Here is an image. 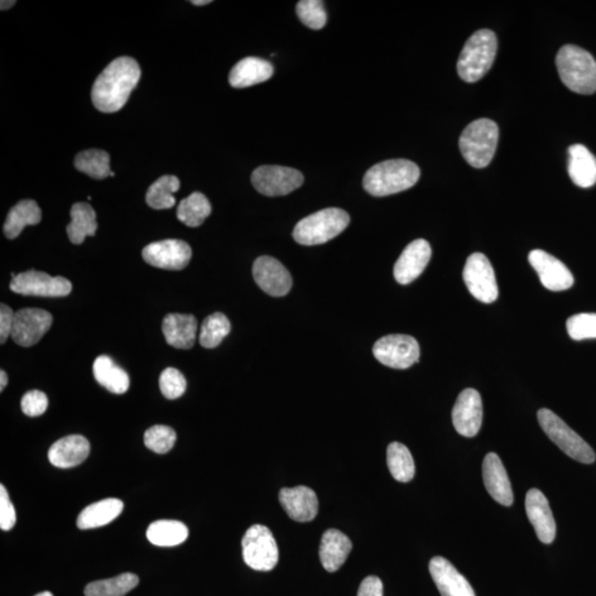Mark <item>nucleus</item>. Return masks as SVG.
Here are the masks:
<instances>
[{
  "label": "nucleus",
  "instance_id": "obj_20",
  "mask_svg": "<svg viewBox=\"0 0 596 596\" xmlns=\"http://www.w3.org/2000/svg\"><path fill=\"white\" fill-rule=\"evenodd\" d=\"M429 570L442 596H476L472 585L443 557H434Z\"/></svg>",
  "mask_w": 596,
  "mask_h": 596
},
{
  "label": "nucleus",
  "instance_id": "obj_16",
  "mask_svg": "<svg viewBox=\"0 0 596 596\" xmlns=\"http://www.w3.org/2000/svg\"><path fill=\"white\" fill-rule=\"evenodd\" d=\"M451 420L456 432L465 437L478 434L483 423V402L475 389H465L456 400L451 412Z\"/></svg>",
  "mask_w": 596,
  "mask_h": 596
},
{
  "label": "nucleus",
  "instance_id": "obj_39",
  "mask_svg": "<svg viewBox=\"0 0 596 596\" xmlns=\"http://www.w3.org/2000/svg\"><path fill=\"white\" fill-rule=\"evenodd\" d=\"M176 439V432L166 425L152 426L144 434V443L157 454L168 453L174 447Z\"/></svg>",
  "mask_w": 596,
  "mask_h": 596
},
{
  "label": "nucleus",
  "instance_id": "obj_44",
  "mask_svg": "<svg viewBox=\"0 0 596 596\" xmlns=\"http://www.w3.org/2000/svg\"><path fill=\"white\" fill-rule=\"evenodd\" d=\"M16 512H14L7 489L4 485H0V528L2 530H11L16 525Z\"/></svg>",
  "mask_w": 596,
  "mask_h": 596
},
{
  "label": "nucleus",
  "instance_id": "obj_5",
  "mask_svg": "<svg viewBox=\"0 0 596 596\" xmlns=\"http://www.w3.org/2000/svg\"><path fill=\"white\" fill-rule=\"evenodd\" d=\"M499 137L497 124L489 118H479L468 125L460 138V149L465 161L475 168H484L496 153Z\"/></svg>",
  "mask_w": 596,
  "mask_h": 596
},
{
  "label": "nucleus",
  "instance_id": "obj_19",
  "mask_svg": "<svg viewBox=\"0 0 596 596\" xmlns=\"http://www.w3.org/2000/svg\"><path fill=\"white\" fill-rule=\"evenodd\" d=\"M526 513L539 540L546 545L554 542L557 533L556 521L549 502L539 489L532 488L527 493Z\"/></svg>",
  "mask_w": 596,
  "mask_h": 596
},
{
  "label": "nucleus",
  "instance_id": "obj_45",
  "mask_svg": "<svg viewBox=\"0 0 596 596\" xmlns=\"http://www.w3.org/2000/svg\"><path fill=\"white\" fill-rule=\"evenodd\" d=\"M14 312L11 307L2 304L0 306V344L6 343L12 337L13 329Z\"/></svg>",
  "mask_w": 596,
  "mask_h": 596
},
{
  "label": "nucleus",
  "instance_id": "obj_8",
  "mask_svg": "<svg viewBox=\"0 0 596 596\" xmlns=\"http://www.w3.org/2000/svg\"><path fill=\"white\" fill-rule=\"evenodd\" d=\"M243 560L256 571H271L278 562V548L270 529L254 525L248 529L242 539Z\"/></svg>",
  "mask_w": 596,
  "mask_h": 596
},
{
  "label": "nucleus",
  "instance_id": "obj_11",
  "mask_svg": "<svg viewBox=\"0 0 596 596\" xmlns=\"http://www.w3.org/2000/svg\"><path fill=\"white\" fill-rule=\"evenodd\" d=\"M11 290L25 296L64 297L70 294L72 285L65 277L31 270L17 274L11 282Z\"/></svg>",
  "mask_w": 596,
  "mask_h": 596
},
{
  "label": "nucleus",
  "instance_id": "obj_37",
  "mask_svg": "<svg viewBox=\"0 0 596 596\" xmlns=\"http://www.w3.org/2000/svg\"><path fill=\"white\" fill-rule=\"evenodd\" d=\"M74 167L94 180H104L112 174L110 170V155L100 149H89L79 153L75 157Z\"/></svg>",
  "mask_w": 596,
  "mask_h": 596
},
{
  "label": "nucleus",
  "instance_id": "obj_31",
  "mask_svg": "<svg viewBox=\"0 0 596 596\" xmlns=\"http://www.w3.org/2000/svg\"><path fill=\"white\" fill-rule=\"evenodd\" d=\"M71 223L66 227L70 241L74 244L84 242L86 237H94L98 230L96 214L89 204L78 203L72 206Z\"/></svg>",
  "mask_w": 596,
  "mask_h": 596
},
{
  "label": "nucleus",
  "instance_id": "obj_26",
  "mask_svg": "<svg viewBox=\"0 0 596 596\" xmlns=\"http://www.w3.org/2000/svg\"><path fill=\"white\" fill-rule=\"evenodd\" d=\"M273 66L270 62L256 57H244L230 72L229 82L235 89L263 83L272 78Z\"/></svg>",
  "mask_w": 596,
  "mask_h": 596
},
{
  "label": "nucleus",
  "instance_id": "obj_29",
  "mask_svg": "<svg viewBox=\"0 0 596 596\" xmlns=\"http://www.w3.org/2000/svg\"><path fill=\"white\" fill-rule=\"evenodd\" d=\"M93 374L101 386L114 394L128 390L129 377L127 372L113 362L109 355H100L93 364Z\"/></svg>",
  "mask_w": 596,
  "mask_h": 596
},
{
  "label": "nucleus",
  "instance_id": "obj_48",
  "mask_svg": "<svg viewBox=\"0 0 596 596\" xmlns=\"http://www.w3.org/2000/svg\"><path fill=\"white\" fill-rule=\"evenodd\" d=\"M14 4H16V2H13V0H11V2H7V0H3V2L0 3V4H2L0 8H2V11H7V9L12 8Z\"/></svg>",
  "mask_w": 596,
  "mask_h": 596
},
{
  "label": "nucleus",
  "instance_id": "obj_14",
  "mask_svg": "<svg viewBox=\"0 0 596 596\" xmlns=\"http://www.w3.org/2000/svg\"><path fill=\"white\" fill-rule=\"evenodd\" d=\"M52 315L39 309H23L14 312L12 338L22 347L39 343L52 325Z\"/></svg>",
  "mask_w": 596,
  "mask_h": 596
},
{
  "label": "nucleus",
  "instance_id": "obj_41",
  "mask_svg": "<svg viewBox=\"0 0 596 596\" xmlns=\"http://www.w3.org/2000/svg\"><path fill=\"white\" fill-rule=\"evenodd\" d=\"M566 329L574 340L596 338V314L583 312L566 320Z\"/></svg>",
  "mask_w": 596,
  "mask_h": 596
},
{
  "label": "nucleus",
  "instance_id": "obj_18",
  "mask_svg": "<svg viewBox=\"0 0 596 596\" xmlns=\"http://www.w3.org/2000/svg\"><path fill=\"white\" fill-rule=\"evenodd\" d=\"M431 257L432 250L425 240H416L408 244L394 264L393 274L397 282L407 285L416 280L425 270Z\"/></svg>",
  "mask_w": 596,
  "mask_h": 596
},
{
  "label": "nucleus",
  "instance_id": "obj_38",
  "mask_svg": "<svg viewBox=\"0 0 596 596\" xmlns=\"http://www.w3.org/2000/svg\"><path fill=\"white\" fill-rule=\"evenodd\" d=\"M231 330V324L228 317L223 312H215V314L206 317L201 325L200 345L205 348L213 349L218 347Z\"/></svg>",
  "mask_w": 596,
  "mask_h": 596
},
{
  "label": "nucleus",
  "instance_id": "obj_22",
  "mask_svg": "<svg viewBox=\"0 0 596 596\" xmlns=\"http://www.w3.org/2000/svg\"><path fill=\"white\" fill-rule=\"evenodd\" d=\"M483 479L490 496L503 506H512L513 494L506 469L496 453H488L483 461Z\"/></svg>",
  "mask_w": 596,
  "mask_h": 596
},
{
  "label": "nucleus",
  "instance_id": "obj_32",
  "mask_svg": "<svg viewBox=\"0 0 596 596\" xmlns=\"http://www.w3.org/2000/svg\"><path fill=\"white\" fill-rule=\"evenodd\" d=\"M188 528L177 521H157L148 527L146 536L149 542L158 547L181 545L188 538Z\"/></svg>",
  "mask_w": 596,
  "mask_h": 596
},
{
  "label": "nucleus",
  "instance_id": "obj_6",
  "mask_svg": "<svg viewBox=\"0 0 596 596\" xmlns=\"http://www.w3.org/2000/svg\"><path fill=\"white\" fill-rule=\"evenodd\" d=\"M349 223V215L345 210L327 208L302 219L293 231V237L302 245L323 244L337 237Z\"/></svg>",
  "mask_w": 596,
  "mask_h": 596
},
{
  "label": "nucleus",
  "instance_id": "obj_15",
  "mask_svg": "<svg viewBox=\"0 0 596 596\" xmlns=\"http://www.w3.org/2000/svg\"><path fill=\"white\" fill-rule=\"evenodd\" d=\"M528 259L547 290L561 292L569 290L574 285V277L569 268L543 250H532Z\"/></svg>",
  "mask_w": 596,
  "mask_h": 596
},
{
  "label": "nucleus",
  "instance_id": "obj_50",
  "mask_svg": "<svg viewBox=\"0 0 596 596\" xmlns=\"http://www.w3.org/2000/svg\"><path fill=\"white\" fill-rule=\"evenodd\" d=\"M35 596H54V594H52L51 592H49V591H46V592H41V593L37 594V595H35Z\"/></svg>",
  "mask_w": 596,
  "mask_h": 596
},
{
  "label": "nucleus",
  "instance_id": "obj_34",
  "mask_svg": "<svg viewBox=\"0 0 596 596\" xmlns=\"http://www.w3.org/2000/svg\"><path fill=\"white\" fill-rule=\"evenodd\" d=\"M211 214L208 198L201 192H194L182 200L177 209V218L187 227L197 228L205 223Z\"/></svg>",
  "mask_w": 596,
  "mask_h": 596
},
{
  "label": "nucleus",
  "instance_id": "obj_9",
  "mask_svg": "<svg viewBox=\"0 0 596 596\" xmlns=\"http://www.w3.org/2000/svg\"><path fill=\"white\" fill-rule=\"evenodd\" d=\"M372 352L379 363L393 369L410 368L420 359V346L408 335L384 336L374 344Z\"/></svg>",
  "mask_w": 596,
  "mask_h": 596
},
{
  "label": "nucleus",
  "instance_id": "obj_25",
  "mask_svg": "<svg viewBox=\"0 0 596 596\" xmlns=\"http://www.w3.org/2000/svg\"><path fill=\"white\" fill-rule=\"evenodd\" d=\"M198 321L194 315L168 314L162 320V333L168 345L190 349L196 343Z\"/></svg>",
  "mask_w": 596,
  "mask_h": 596
},
{
  "label": "nucleus",
  "instance_id": "obj_2",
  "mask_svg": "<svg viewBox=\"0 0 596 596\" xmlns=\"http://www.w3.org/2000/svg\"><path fill=\"white\" fill-rule=\"evenodd\" d=\"M420 175V168L411 161H386L370 168L363 184L364 190L372 196H390L410 189Z\"/></svg>",
  "mask_w": 596,
  "mask_h": 596
},
{
  "label": "nucleus",
  "instance_id": "obj_35",
  "mask_svg": "<svg viewBox=\"0 0 596 596\" xmlns=\"http://www.w3.org/2000/svg\"><path fill=\"white\" fill-rule=\"evenodd\" d=\"M139 579L134 574H122L115 578L94 581L85 586V596H125L136 589Z\"/></svg>",
  "mask_w": 596,
  "mask_h": 596
},
{
  "label": "nucleus",
  "instance_id": "obj_47",
  "mask_svg": "<svg viewBox=\"0 0 596 596\" xmlns=\"http://www.w3.org/2000/svg\"><path fill=\"white\" fill-rule=\"evenodd\" d=\"M8 383V376L7 373L2 370L0 372V391H4V389L6 388Z\"/></svg>",
  "mask_w": 596,
  "mask_h": 596
},
{
  "label": "nucleus",
  "instance_id": "obj_30",
  "mask_svg": "<svg viewBox=\"0 0 596 596\" xmlns=\"http://www.w3.org/2000/svg\"><path fill=\"white\" fill-rule=\"evenodd\" d=\"M41 221V210L33 200H22L13 206L4 224V233L8 239H16L27 225H36Z\"/></svg>",
  "mask_w": 596,
  "mask_h": 596
},
{
  "label": "nucleus",
  "instance_id": "obj_17",
  "mask_svg": "<svg viewBox=\"0 0 596 596\" xmlns=\"http://www.w3.org/2000/svg\"><path fill=\"white\" fill-rule=\"evenodd\" d=\"M253 276L259 288L268 295L281 297L291 291L293 281L290 272L272 257L264 256L256 259Z\"/></svg>",
  "mask_w": 596,
  "mask_h": 596
},
{
  "label": "nucleus",
  "instance_id": "obj_33",
  "mask_svg": "<svg viewBox=\"0 0 596 596\" xmlns=\"http://www.w3.org/2000/svg\"><path fill=\"white\" fill-rule=\"evenodd\" d=\"M387 463L392 478L400 483H408L415 478L416 465L406 445L393 442L388 446Z\"/></svg>",
  "mask_w": 596,
  "mask_h": 596
},
{
  "label": "nucleus",
  "instance_id": "obj_43",
  "mask_svg": "<svg viewBox=\"0 0 596 596\" xmlns=\"http://www.w3.org/2000/svg\"><path fill=\"white\" fill-rule=\"evenodd\" d=\"M49 401L39 390L29 391L22 399V410L28 416H39L47 411Z\"/></svg>",
  "mask_w": 596,
  "mask_h": 596
},
{
  "label": "nucleus",
  "instance_id": "obj_49",
  "mask_svg": "<svg viewBox=\"0 0 596 596\" xmlns=\"http://www.w3.org/2000/svg\"><path fill=\"white\" fill-rule=\"evenodd\" d=\"M210 0H192L191 4H196V6H204V4H210Z\"/></svg>",
  "mask_w": 596,
  "mask_h": 596
},
{
  "label": "nucleus",
  "instance_id": "obj_13",
  "mask_svg": "<svg viewBox=\"0 0 596 596\" xmlns=\"http://www.w3.org/2000/svg\"><path fill=\"white\" fill-rule=\"evenodd\" d=\"M192 257L188 243L181 240H162L148 244L143 250V259L149 266L163 270L180 271L188 266Z\"/></svg>",
  "mask_w": 596,
  "mask_h": 596
},
{
  "label": "nucleus",
  "instance_id": "obj_12",
  "mask_svg": "<svg viewBox=\"0 0 596 596\" xmlns=\"http://www.w3.org/2000/svg\"><path fill=\"white\" fill-rule=\"evenodd\" d=\"M252 185L267 197L285 196L300 188L304 182L301 171L290 167L261 166L253 171Z\"/></svg>",
  "mask_w": 596,
  "mask_h": 596
},
{
  "label": "nucleus",
  "instance_id": "obj_23",
  "mask_svg": "<svg viewBox=\"0 0 596 596\" xmlns=\"http://www.w3.org/2000/svg\"><path fill=\"white\" fill-rule=\"evenodd\" d=\"M91 446L82 435H69L57 441L50 447L48 458L56 468L71 469L83 463L88 459Z\"/></svg>",
  "mask_w": 596,
  "mask_h": 596
},
{
  "label": "nucleus",
  "instance_id": "obj_28",
  "mask_svg": "<svg viewBox=\"0 0 596 596\" xmlns=\"http://www.w3.org/2000/svg\"><path fill=\"white\" fill-rule=\"evenodd\" d=\"M123 509L124 504L119 499H103V501L94 503L84 508L78 517L76 525L82 530L109 525L114 519L121 515Z\"/></svg>",
  "mask_w": 596,
  "mask_h": 596
},
{
  "label": "nucleus",
  "instance_id": "obj_4",
  "mask_svg": "<svg viewBox=\"0 0 596 596\" xmlns=\"http://www.w3.org/2000/svg\"><path fill=\"white\" fill-rule=\"evenodd\" d=\"M497 37L489 29L476 31L466 41L458 61V72L461 80L474 83L487 74L497 54Z\"/></svg>",
  "mask_w": 596,
  "mask_h": 596
},
{
  "label": "nucleus",
  "instance_id": "obj_24",
  "mask_svg": "<svg viewBox=\"0 0 596 596\" xmlns=\"http://www.w3.org/2000/svg\"><path fill=\"white\" fill-rule=\"evenodd\" d=\"M353 550V543L344 532L329 529L321 537L320 557L326 571H338Z\"/></svg>",
  "mask_w": 596,
  "mask_h": 596
},
{
  "label": "nucleus",
  "instance_id": "obj_1",
  "mask_svg": "<svg viewBox=\"0 0 596 596\" xmlns=\"http://www.w3.org/2000/svg\"><path fill=\"white\" fill-rule=\"evenodd\" d=\"M141 74V68L133 57H121L110 62L94 82V107L103 113L122 110L136 88Z\"/></svg>",
  "mask_w": 596,
  "mask_h": 596
},
{
  "label": "nucleus",
  "instance_id": "obj_21",
  "mask_svg": "<svg viewBox=\"0 0 596 596\" xmlns=\"http://www.w3.org/2000/svg\"><path fill=\"white\" fill-rule=\"evenodd\" d=\"M278 499L287 516L293 521L310 522L314 521L319 513V499L314 490L310 487L283 488L278 494Z\"/></svg>",
  "mask_w": 596,
  "mask_h": 596
},
{
  "label": "nucleus",
  "instance_id": "obj_42",
  "mask_svg": "<svg viewBox=\"0 0 596 596\" xmlns=\"http://www.w3.org/2000/svg\"><path fill=\"white\" fill-rule=\"evenodd\" d=\"M160 387L163 397L175 400L185 393L187 381L180 370L167 368L163 370L160 378Z\"/></svg>",
  "mask_w": 596,
  "mask_h": 596
},
{
  "label": "nucleus",
  "instance_id": "obj_10",
  "mask_svg": "<svg viewBox=\"0 0 596 596\" xmlns=\"http://www.w3.org/2000/svg\"><path fill=\"white\" fill-rule=\"evenodd\" d=\"M463 278L470 294L476 300L490 304L497 300L496 276L489 259L483 253H473L466 261Z\"/></svg>",
  "mask_w": 596,
  "mask_h": 596
},
{
  "label": "nucleus",
  "instance_id": "obj_7",
  "mask_svg": "<svg viewBox=\"0 0 596 596\" xmlns=\"http://www.w3.org/2000/svg\"><path fill=\"white\" fill-rule=\"evenodd\" d=\"M538 421L547 436L571 459L583 464L594 463L595 453L592 447L586 443L578 434H575L555 412L548 410V408H541L538 411Z\"/></svg>",
  "mask_w": 596,
  "mask_h": 596
},
{
  "label": "nucleus",
  "instance_id": "obj_46",
  "mask_svg": "<svg viewBox=\"0 0 596 596\" xmlns=\"http://www.w3.org/2000/svg\"><path fill=\"white\" fill-rule=\"evenodd\" d=\"M357 596H383L382 581L378 576H367L360 584Z\"/></svg>",
  "mask_w": 596,
  "mask_h": 596
},
{
  "label": "nucleus",
  "instance_id": "obj_36",
  "mask_svg": "<svg viewBox=\"0 0 596 596\" xmlns=\"http://www.w3.org/2000/svg\"><path fill=\"white\" fill-rule=\"evenodd\" d=\"M180 181L176 176L166 175L149 187L146 203L156 210L171 209L176 204L175 192L180 190Z\"/></svg>",
  "mask_w": 596,
  "mask_h": 596
},
{
  "label": "nucleus",
  "instance_id": "obj_40",
  "mask_svg": "<svg viewBox=\"0 0 596 596\" xmlns=\"http://www.w3.org/2000/svg\"><path fill=\"white\" fill-rule=\"evenodd\" d=\"M296 13L300 21L314 31H320L326 25L327 13L320 0H302L297 4Z\"/></svg>",
  "mask_w": 596,
  "mask_h": 596
},
{
  "label": "nucleus",
  "instance_id": "obj_3",
  "mask_svg": "<svg viewBox=\"0 0 596 596\" xmlns=\"http://www.w3.org/2000/svg\"><path fill=\"white\" fill-rule=\"evenodd\" d=\"M556 64L566 88L578 94L596 92V61L590 52L566 45L557 52Z\"/></svg>",
  "mask_w": 596,
  "mask_h": 596
},
{
  "label": "nucleus",
  "instance_id": "obj_27",
  "mask_svg": "<svg viewBox=\"0 0 596 596\" xmlns=\"http://www.w3.org/2000/svg\"><path fill=\"white\" fill-rule=\"evenodd\" d=\"M568 171L571 180L581 188L596 184V158L584 145L575 144L568 151Z\"/></svg>",
  "mask_w": 596,
  "mask_h": 596
}]
</instances>
